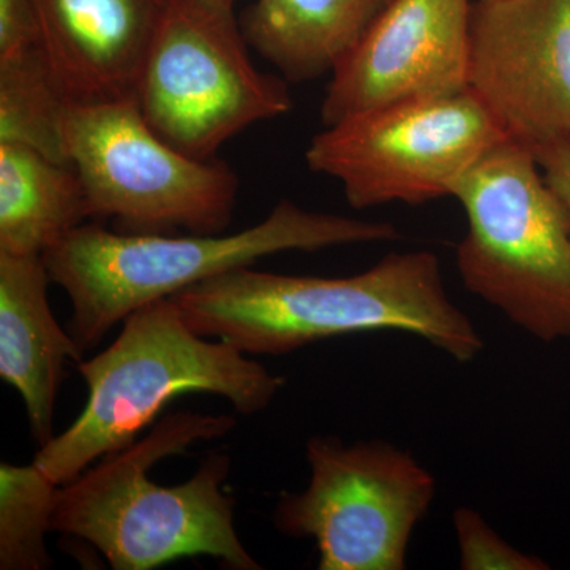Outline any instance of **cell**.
I'll list each match as a JSON object with an SVG mask.
<instances>
[{"label": "cell", "mask_w": 570, "mask_h": 570, "mask_svg": "<svg viewBox=\"0 0 570 570\" xmlns=\"http://www.w3.org/2000/svg\"><path fill=\"white\" fill-rule=\"evenodd\" d=\"M198 335L247 355H283L355 333L422 337L460 363L483 341L450 299L441 261L430 250L393 253L360 275L314 277L232 269L171 296Z\"/></svg>", "instance_id": "1"}, {"label": "cell", "mask_w": 570, "mask_h": 570, "mask_svg": "<svg viewBox=\"0 0 570 570\" xmlns=\"http://www.w3.org/2000/svg\"><path fill=\"white\" fill-rule=\"evenodd\" d=\"M230 415L175 412L145 438L108 453L56 491L50 530L91 543L115 570H149L179 558L212 557L234 570H261L235 528V499L223 485L227 453L213 452L175 487L149 479L154 464L230 433Z\"/></svg>", "instance_id": "2"}, {"label": "cell", "mask_w": 570, "mask_h": 570, "mask_svg": "<svg viewBox=\"0 0 570 570\" xmlns=\"http://www.w3.org/2000/svg\"><path fill=\"white\" fill-rule=\"evenodd\" d=\"M70 104L40 47L0 62V142L69 164L62 126Z\"/></svg>", "instance_id": "16"}, {"label": "cell", "mask_w": 570, "mask_h": 570, "mask_svg": "<svg viewBox=\"0 0 570 570\" xmlns=\"http://www.w3.org/2000/svg\"><path fill=\"white\" fill-rule=\"evenodd\" d=\"M460 568L463 570H547L550 566L532 554L513 549L485 519L471 508L453 513Z\"/></svg>", "instance_id": "18"}, {"label": "cell", "mask_w": 570, "mask_h": 570, "mask_svg": "<svg viewBox=\"0 0 570 570\" xmlns=\"http://www.w3.org/2000/svg\"><path fill=\"white\" fill-rule=\"evenodd\" d=\"M86 219L88 197L70 164L0 142V253L43 255Z\"/></svg>", "instance_id": "15"}, {"label": "cell", "mask_w": 570, "mask_h": 570, "mask_svg": "<svg viewBox=\"0 0 570 570\" xmlns=\"http://www.w3.org/2000/svg\"><path fill=\"white\" fill-rule=\"evenodd\" d=\"M471 0H393L326 86L325 127L469 89Z\"/></svg>", "instance_id": "11"}, {"label": "cell", "mask_w": 570, "mask_h": 570, "mask_svg": "<svg viewBox=\"0 0 570 570\" xmlns=\"http://www.w3.org/2000/svg\"><path fill=\"white\" fill-rule=\"evenodd\" d=\"M530 146L551 190L560 198L570 224V135H554Z\"/></svg>", "instance_id": "20"}, {"label": "cell", "mask_w": 570, "mask_h": 570, "mask_svg": "<svg viewBox=\"0 0 570 570\" xmlns=\"http://www.w3.org/2000/svg\"><path fill=\"white\" fill-rule=\"evenodd\" d=\"M78 371L88 387L80 417L33 459L58 485L129 448L178 396L212 393L238 414L254 415L285 384L234 344L198 335L171 296L130 313L110 347L81 360Z\"/></svg>", "instance_id": "4"}, {"label": "cell", "mask_w": 570, "mask_h": 570, "mask_svg": "<svg viewBox=\"0 0 570 570\" xmlns=\"http://www.w3.org/2000/svg\"><path fill=\"white\" fill-rule=\"evenodd\" d=\"M62 134L91 219H112L129 234L213 235L230 225L235 171L168 145L145 121L137 99L71 102Z\"/></svg>", "instance_id": "7"}, {"label": "cell", "mask_w": 570, "mask_h": 570, "mask_svg": "<svg viewBox=\"0 0 570 570\" xmlns=\"http://www.w3.org/2000/svg\"><path fill=\"white\" fill-rule=\"evenodd\" d=\"M41 255L0 253V377L20 393L33 441L55 438L52 417L67 362L81 348L52 314Z\"/></svg>", "instance_id": "13"}, {"label": "cell", "mask_w": 570, "mask_h": 570, "mask_svg": "<svg viewBox=\"0 0 570 570\" xmlns=\"http://www.w3.org/2000/svg\"><path fill=\"white\" fill-rule=\"evenodd\" d=\"M59 487L33 461L0 464V569L51 568L47 534Z\"/></svg>", "instance_id": "17"}, {"label": "cell", "mask_w": 570, "mask_h": 570, "mask_svg": "<svg viewBox=\"0 0 570 570\" xmlns=\"http://www.w3.org/2000/svg\"><path fill=\"white\" fill-rule=\"evenodd\" d=\"M464 287L543 343L570 337V224L527 142L509 137L459 184Z\"/></svg>", "instance_id": "5"}, {"label": "cell", "mask_w": 570, "mask_h": 570, "mask_svg": "<svg viewBox=\"0 0 570 570\" xmlns=\"http://www.w3.org/2000/svg\"><path fill=\"white\" fill-rule=\"evenodd\" d=\"M306 460L309 483L281 494L277 530L314 540L321 570L406 569L412 532L436 494L433 474L384 441L311 438Z\"/></svg>", "instance_id": "9"}, {"label": "cell", "mask_w": 570, "mask_h": 570, "mask_svg": "<svg viewBox=\"0 0 570 570\" xmlns=\"http://www.w3.org/2000/svg\"><path fill=\"white\" fill-rule=\"evenodd\" d=\"M469 91L532 145L570 135V0H478Z\"/></svg>", "instance_id": "10"}, {"label": "cell", "mask_w": 570, "mask_h": 570, "mask_svg": "<svg viewBox=\"0 0 570 570\" xmlns=\"http://www.w3.org/2000/svg\"><path fill=\"white\" fill-rule=\"evenodd\" d=\"M501 122L475 94L409 100L325 127L309 142L311 171L343 186L352 208L453 197L499 142Z\"/></svg>", "instance_id": "8"}, {"label": "cell", "mask_w": 570, "mask_h": 570, "mask_svg": "<svg viewBox=\"0 0 570 570\" xmlns=\"http://www.w3.org/2000/svg\"><path fill=\"white\" fill-rule=\"evenodd\" d=\"M40 50L70 102L137 99L167 0H32Z\"/></svg>", "instance_id": "12"}, {"label": "cell", "mask_w": 570, "mask_h": 570, "mask_svg": "<svg viewBox=\"0 0 570 570\" xmlns=\"http://www.w3.org/2000/svg\"><path fill=\"white\" fill-rule=\"evenodd\" d=\"M40 47L32 0H0V62Z\"/></svg>", "instance_id": "19"}, {"label": "cell", "mask_w": 570, "mask_h": 570, "mask_svg": "<svg viewBox=\"0 0 570 570\" xmlns=\"http://www.w3.org/2000/svg\"><path fill=\"white\" fill-rule=\"evenodd\" d=\"M397 238L393 224L307 212L284 198L262 223L232 235L129 234L82 224L41 257L51 283L69 296V332L85 354L138 307L268 255Z\"/></svg>", "instance_id": "3"}, {"label": "cell", "mask_w": 570, "mask_h": 570, "mask_svg": "<svg viewBox=\"0 0 570 570\" xmlns=\"http://www.w3.org/2000/svg\"><path fill=\"white\" fill-rule=\"evenodd\" d=\"M393 0H254L243 11L247 45L288 82L332 75Z\"/></svg>", "instance_id": "14"}, {"label": "cell", "mask_w": 570, "mask_h": 570, "mask_svg": "<svg viewBox=\"0 0 570 570\" xmlns=\"http://www.w3.org/2000/svg\"><path fill=\"white\" fill-rule=\"evenodd\" d=\"M228 0H167L137 102L164 141L216 159L225 142L294 108L287 82L258 70Z\"/></svg>", "instance_id": "6"}, {"label": "cell", "mask_w": 570, "mask_h": 570, "mask_svg": "<svg viewBox=\"0 0 570 570\" xmlns=\"http://www.w3.org/2000/svg\"><path fill=\"white\" fill-rule=\"evenodd\" d=\"M228 2H234L235 3V0H228Z\"/></svg>", "instance_id": "21"}]
</instances>
